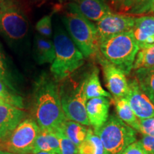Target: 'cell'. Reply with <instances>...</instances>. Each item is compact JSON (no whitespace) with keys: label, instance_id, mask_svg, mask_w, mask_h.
Wrapping results in <instances>:
<instances>
[{"label":"cell","instance_id":"obj_35","mask_svg":"<svg viewBox=\"0 0 154 154\" xmlns=\"http://www.w3.org/2000/svg\"><path fill=\"white\" fill-rule=\"evenodd\" d=\"M59 1H60L61 2H66L67 0H59Z\"/></svg>","mask_w":154,"mask_h":154},{"label":"cell","instance_id":"obj_26","mask_svg":"<svg viewBox=\"0 0 154 154\" xmlns=\"http://www.w3.org/2000/svg\"><path fill=\"white\" fill-rule=\"evenodd\" d=\"M36 29L41 36L48 38L51 37L52 35L51 16L47 15L39 19L36 24Z\"/></svg>","mask_w":154,"mask_h":154},{"label":"cell","instance_id":"obj_28","mask_svg":"<svg viewBox=\"0 0 154 154\" xmlns=\"http://www.w3.org/2000/svg\"><path fill=\"white\" fill-rule=\"evenodd\" d=\"M41 151L51 152L50 146L49 143H48L47 137H46L45 131L44 130H41L37 138H36L33 153H36Z\"/></svg>","mask_w":154,"mask_h":154},{"label":"cell","instance_id":"obj_23","mask_svg":"<svg viewBox=\"0 0 154 154\" xmlns=\"http://www.w3.org/2000/svg\"><path fill=\"white\" fill-rule=\"evenodd\" d=\"M0 97L9 104L22 109L23 107V99L22 96L17 94L14 86L6 84L0 79Z\"/></svg>","mask_w":154,"mask_h":154},{"label":"cell","instance_id":"obj_9","mask_svg":"<svg viewBox=\"0 0 154 154\" xmlns=\"http://www.w3.org/2000/svg\"><path fill=\"white\" fill-rule=\"evenodd\" d=\"M100 65L102 66L106 86L114 99L126 98L129 92V84L126 74L109 62L99 54L96 55Z\"/></svg>","mask_w":154,"mask_h":154},{"label":"cell","instance_id":"obj_17","mask_svg":"<svg viewBox=\"0 0 154 154\" xmlns=\"http://www.w3.org/2000/svg\"><path fill=\"white\" fill-rule=\"evenodd\" d=\"M85 94L87 100L99 97L112 99L111 94L105 91L101 86L99 69L96 67L85 76Z\"/></svg>","mask_w":154,"mask_h":154},{"label":"cell","instance_id":"obj_22","mask_svg":"<svg viewBox=\"0 0 154 154\" xmlns=\"http://www.w3.org/2000/svg\"><path fill=\"white\" fill-rule=\"evenodd\" d=\"M78 154H104L99 136L91 128L88 129L86 139L79 146Z\"/></svg>","mask_w":154,"mask_h":154},{"label":"cell","instance_id":"obj_37","mask_svg":"<svg viewBox=\"0 0 154 154\" xmlns=\"http://www.w3.org/2000/svg\"><path fill=\"white\" fill-rule=\"evenodd\" d=\"M1 100H3V99H1V97H0V101H1Z\"/></svg>","mask_w":154,"mask_h":154},{"label":"cell","instance_id":"obj_3","mask_svg":"<svg viewBox=\"0 0 154 154\" xmlns=\"http://www.w3.org/2000/svg\"><path fill=\"white\" fill-rule=\"evenodd\" d=\"M68 9L61 19L69 36L84 58L96 56L99 42L96 26L81 14L74 2L69 4Z\"/></svg>","mask_w":154,"mask_h":154},{"label":"cell","instance_id":"obj_1","mask_svg":"<svg viewBox=\"0 0 154 154\" xmlns=\"http://www.w3.org/2000/svg\"><path fill=\"white\" fill-rule=\"evenodd\" d=\"M32 113L41 130L57 131L67 119L61 106L57 82L42 74L34 83Z\"/></svg>","mask_w":154,"mask_h":154},{"label":"cell","instance_id":"obj_7","mask_svg":"<svg viewBox=\"0 0 154 154\" xmlns=\"http://www.w3.org/2000/svg\"><path fill=\"white\" fill-rule=\"evenodd\" d=\"M29 32L27 17L15 7L0 9V34L10 44H22Z\"/></svg>","mask_w":154,"mask_h":154},{"label":"cell","instance_id":"obj_18","mask_svg":"<svg viewBox=\"0 0 154 154\" xmlns=\"http://www.w3.org/2000/svg\"><path fill=\"white\" fill-rule=\"evenodd\" d=\"M113 99L117 116L125 124L134 128L136 131L140 133V120L132 110L126 98Z\"/></svg>","mask_w":154,"mask_h":154},{"label":"cell","instance_id":"obj_33","mask_svg":"<svg viewBox=\"0 0 154 154\" xmlns=\"http://www.w3.org/2000/svg\"><path fill=\"white\" fill-rule=\"evenodd\" d=\"M34 154H59L57 153H54V152H46V151H41V152H38V153H34Z\"/></svg>","mask_w":154,"mask_h":154},{"label":"cell","instance_id":"obj_24","mask_svg":"<svg viewBox=\"0 0 154 154\" xmlns=\"http://www.w3.org/2000/svg\"><path fill=\"white\" fill-rule=\"evenodd\" d=\"M154 67V46L139 51L135 59L133 69L138 70Z\"/></svg>","mask_w":154,"mask_h":154},{"label":"cell","instance_id":"obj_14","mask_svg":"<svg viewBox=\"0 0 154 154\" xmlns=\"http://www.w3.org/2000/svg\"><path fill=\"white\" fill-rule=\"evenodd\" d=\"M133 34L139 49L154 46V16H142L135 19Z\"/></svg>","mask_w":154,"mask_h":154},{"label":"cell","instance_id":"obj_29","mask_svg":"<svg viewBox=\"0 0 154 154\" xmlns=\"http://www.w3.org/2000/svg\"><path fill=\"white\" fill-rule=\"evenodd\" d=\"M140 126L142 134L154 136V118L140 120Z\"/></svg>","mask_w":154,"mask_h":154},{"label":"cell","instance_id":"obj_12","mask_svg":"<svg viewBox=\"0 0 154 154\" xmlns=\"http://www.w3.org/2000/svg\"><path fill=\"white\" fill-rule=\"evenodd\" d=\"M25 112L21 109L0 101V139L5 140L23 121Z\"/></svg>","mask_w":154,"mask_h":154},{"label":"cell","instance_id":"obj_15","mask_svg":"<svg viewBox=\"0 0 154 154\" xmlns=\"http://www.w3.org/2000/svg\"><path fill=\"white\" fill-rule=\"evenodd\" d=\"M74 3L81 14L89 21L97 22L112 12L103 0H76Z\"/></svg>","mask_w":154,"mask_h":154},{"label":"cell","instance_id":"obj_34","mask_svg":"<svg viewBox=\"0 0 154 154\" xmlns=\"http://www.w3.org/2000/svg\"><path fill=\"white\" fill-rule=\"evenodd\" d=\"M0 154H14V153H10V152H8V151H1V150H0Z\"/></svg>","mask_w":154,"mask_h":154},{"label":"cell","instance_id":"obj_19","mask_svg":"<svg viewBox=\"0 0 154 154\" xmlns=\"http://www.w3.org/2000/svg\"><path fill=\"white\" fill-rule=\"evenodd\" d=\"M61 131L79 148L86 139L88 129L79 123L66 120Z\"/></svg>","mask_w":154,"mask_h":154},{"label":"cell","instance_id":"obj_4","mask_svg":"<svg viewBox=\"0 0 154 154\" xmlns=\"http://www.w3.org/2000/svg\"><path fill=\"white\" fill-rule=\"evenodd\" d=\"M139 49L132 29L111 36L99 43L102 57L121 69L126 75L129 74L133 69Z\"/></svg>","mask_w":154,"mask_h":154},{"label":"cell","instance_id":"obj_32","mask_svg":"<svg viewBox=\"0 0 154 154\" xmlns=\"http://www.w3.org/2000/svg\"><path fill=\"white\" fill-rule=\"evenodd\" d=\"M111 3H112L116 7V8L120 9L121 5H122L123 2H124V0H111Z\"/></svg>","mask_w":154,"mask_h":154},{"label":"cell","instance_id":"obj_27","mask_svg":"<svg viewBox=\"0 0 154 154\" xmlns=\"http://www.w3.org/2000/svg\"><path fill=\"white\" fill-rule=\"evenodd\" d=\"M0 79L5 82L9 86H14L12 84V78L10 71L9 70V66L6 61L5 55L0 45Z\"/></svg>","mask_w":154,"mask_h":154},{"label":"cell","instance_id":"obj_6","mask_svg":"<svg viewBox=\"0 0 154 154\" xmlns=\"http://www.w3.org/2000/svg\"><path fill=\"white\" fill-rule=\"evenodd\" d=\"M103 147L104 154H123L136 141V131L117 116L111 115L106 122L96 131Z\"/></svg>","mask_w":154,"mask_h":154},{"label":"cell","instance_id":"obj_21","mask_svg":"<svg viewBox=\"0 0 154 154\" xmlns=\"http://www.w3.org/2000/svg\"><path fill=\"white\" fill-rule=\"evenodd\" d=\"M136 76L142 91L154 104V67L136 70Z\"/></svg>","mask_w":154,"mask_h":154},{"label":"cell","instance_id":"obj_11","mask_svg":"<svg viewBox=\"0 0 154 154\" xmlns=\"http://www.w3.org/2000/svg\"><path fill=\"white\" fill-rule=\"evenodd\" d=\"M129 92L126 99L139 120L154 118V104L142 91L136 79L128 82Z\"/></svg>","mask_w":154,"mask_h":154},{"label":"cell","instance_id":"obj_20","mask_svg":"<svg viewBox=\"0 0 154 154\" xmlns=\"http://www.w3.org/2000/svg\"><path fill=\"white\" fill-rule=\"evenodd\" d=\"M154 0H124L120 10L128 15H141L151 12Z\"/></svg>","mask_w":154,"mask_h":154},{"label":"cell","instance_id":"obj_5","mask_svg":"<svg viewBox=\"0 0 154 154\" xmlns=\"http://www.w3.org/2000/svg\"><path fill=\"white\" fill-rule=\"evenodd\" d=\"M59 87L61 106L66 119L79 123L84 126H90L86 113L85 94V76L79 81L66 78Z\"/></svg>","mask_w":154,"mask_h":154},{"label":"cell","instance_id":"obj_2","mask_svg":"<svg viewBox=\"0 0 154 154\" xmlns=\"http://www.w3.org/2000/svg\"><path fill=\"white\" fill-rule=\"evenodd\" d=\"M55 59L51 72L56 82L66 79L84 63V57L63 28L55 24L54 32Z\"/></svg>","mask_w":154,"mask_h":154},{"label":"cell","instance_id":"obj_8","mask_svg":"<svg viewBox=\"0 0 154 154\" xmlns=\"http://www.w3.org/2000/svg\"><path fill=\"white\" fill-rule=\"evenodd\" d=\"M40 131L41 128L35 121L24 119L6 138L5 149L14 154L33 153L35 141Z\"/></svg>","mask_w":154,"mask_h":154},{"label":"cell","instance_id":"obj_10","mask_svg":"<svg viewBox=\"0 0 154 154\" xmlns=\"http://www.w3.org/2000/svg\"><path fill=\"white\" fill-rule=\"evenodd\" d=\"M135 19L129 15L109 13L95 25L99 43L111 36L131 30L134 26Z\"/></svg>","mask_w":154,"mask_h":154},{"label":"cell","instance_id":"obj_16","mask_svg":"<svg viewBox=\"0 0 154 154\" xmlns=\"http://www.w3.org/2000/svg\"><path fill=\"white\" fill-rule=\"evenodd\" d=\"M34 57L38 64L52 63L55 59L53 42L48 38L36 34L34 40Z\"/></svg>","mask_w":154,"mask_h":154},{"label":"cell","instance_id":"obj_13","mask_svg":"<svg viewBox=\"0 0 154 154\" xmlns=\"http://www.w3.org/2000/svg\"><path fill=\"white\" fill-rule=\"evenodd\" d=\"M110 101L106 97L94 98L86 103V113L89 124L94 131L99 129L109 119Z\"/></svg>","mask_w":154,"mask_h":154},{"label":"cell","instance_id":"obj_30","mask_svg":"<svg viewBox=\"0 0 154 154\" xmlns=\"http://www.w3.org/2000/svg\"><path fill=\"white\" fill-rule=\"evenodd\" d=\"M138 141L146 151L150 154H154V136L143 135Z\"/></svg>","mask_w":154,"mask_h":154},{"label":"cell","instance_id":"obj_25","mask_svg":"<svg viewBox=\"0 0 154 154\" xmlns=\"http://www.w3.org/2000/svg\"><path fill=\"white\" fill-rule=\"evenodd\" d=\"M54 132L59 138L61 154H78V147L61 130Z\"/></svg>","mask_w":154,"mask_h":154},{"label":"cell","instance_id":"obj_36","mask_svg":"<svg viewBox=\"0 0 154 154\" xmlns=\"http://www.w3.org/2000/svg\"><path fill=\"white\" fill-rule=\"evenodd\" d=\"M151 13H153V14H154V7H153V9H152V11H151Z\"/></svg>","mask_w":154,"mask_h":154},{"label":"cell","instance_id":"obj_31","mask_svg":"<svg viewBox=\"0 0 154 154\" xmlns=\"http://www.w3.org/2000/svg\"><path fill=\"white\" fill-rule=\"evenodd\" d=\"M123 154H150L143 149L138 141H136L130 145Z\"/></svg>","mask_w":154,"mask_h":154}]
</instances>
